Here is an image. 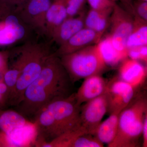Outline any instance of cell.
<instances>
[{
  "instance_id": "6da1fadb",
  "label": "cell",
  "mask_w": 147,
  "mask_h": 147,
  "mask_svg": "<svg viewBox=\"0 0 147 147\" xmlns=\"http://www.w3.org/2000/svg\"><path fill=\"white\" fill-rule=\"evenodd\" d=\"M72 84L60 58L52 53L45 61L39 76L25 90L15 110L32 122L42 108L72 94Z\"/></svg>"
},
{
  "instance_id": "7a4b0ae2",
  "label": "cell",
  "mask_w": 147,
  "mask_h": 147,
  "mask_svg": "<svg viewBox=\"0 0 147 147\" xmlns=\"http://www.w3.org/2000/svg\"><path fill=\"white\" fill-rule=\"evenodd\" d=\"M81 106L74 93L38 111L32 121L37 131L34 147H45L47 143L61 135L80 127Z\"/></svg>"
},
{
  "instance_id": "3957f363",
  "label": "cell",
  "mask_w": 147,
  "mask_h": 147,
  "mask_svg": "<svg viewBox=\"0 0 147 147\" xmlns=\"http://www.w3.org/2000/svg\"><path fill=\"white\" fill-rule=\"evenodd\" d=\"M15 51L14 60L8 67L16 69L19 76L7 102L14 107L22 100L27 87L39 76L45 61L52 53L48 46L43 44L28 43Z\"/></svg>"
},
{
  "instance_id": "277c9868",
  "label": "cell",
  "mask_w": 147,
  "mask_h": 147,
  "mask_svg": "<svg viewBox=\"0 0 147 147\" xmlns=\"http://www.w3.org/2000/svg\"><path fill=\"white\" fill-rule=\"evenodd\" d=\"M147 115L146 97L141 95L120 113L115 138L108 147L138 146L144 120Z\"/></svg>"
},
{
  "instance_id": "5b68a950",
  "label": "cell",
  "mask_w": 147,
  "mask_h": 147,
  "mask_svg": "<svg viewBox=\"0 0 147 147\" xmlns=\"http://www.w3.org/2000/svg\"><path fill=\"white\" fill-rule=\"evenodd\" d=\"M59 57L73 84L92 75L100 74L107 66L97 44Z\"/></svg>"
},
{
  "instance_id": "8992f818",
  "label": "cell",
  "mask_w": 147,
  "mask_h": 147,
  "mask_svg": "<svg viewBox=\"0 0 147 147\" xmlns=\"http://www.w3.org/2000/svg\"><path fill=\"white\" fill-rule=\"evenodd\" d=\"M134 18L127 11L115 3L110 16V35L114 47L127 57L126 42L133 27Z\"/></svg>"
},
{
  "instance_id": "52a82bcc",
  "label": "cell",
  "mask_w": 147,
  "mask_h": 147,
  "mask_svg": "<svg viewBox=\"0 0 147 147\" xmlns=\"http://www.w3.org/2000/svg\"><path fill=\"white\" fill-rule=\"evenodd\" d=\"M108 110L107 92L81 106L80 124L87 134L94 135L96 128Z\"/></svg>"
},
{
  "instance_id": "ba28073f",
  "label": "cell",
  "mask_w": 147,
  "mask_h": 147,
  "mask_svg": "<svg viewBox=\"0 0 147 147\" xmlns=\"http://www.w3.org/2000/svg\"><path fill=\"white\" fill-rule=\"evenodd\" d=\"M134 87L119 78L108 82L107 96L108 112L109 114L120 113L127 107L134 98Z\"/></svg>"
},
{
  "instance_id": "9c48e42d",
  "label": "cell",
  "mask_w": 147,
  "mask_h": 147,
  "mask_svg": "<svg viewBox=\"0 0 147 147\" xmlns=\"http://www.w3.org/2000/svg\"><path fill=\"white\" fill-rule=\"evenodd\" d=\"M51 0H30L19 9V18L37 30L45 33L46 13Z\"/></svg>"
},
{
  "instance_id": "30bf717a",
  "label": "cell",
  "mask_w": 147,
  "mask_h": 147,
  "mask_svg": "<svg viewBox=\"0 0 147 147\" xmlns=\"http://www.w3.org/2000/svg\"><path fill=\"white\" fill-rule=\"evenodd\" d=\"M101 38L102 37L94 31L84 28L60 45L55 53L59 57L70 54L90 45L97 44Z\"/></svg>"
},
{
  "instance_id": "8fae6325",
  "label": "cell",
  "mask_w": 147,
  "mask_h": 147,
  "mask_svg": "<svg viewBox=\"0 0 147 147\" xmlns=\"http://www.w3.org/2000/svg\"><path fill=\"white\" fill-rule=\"evenodd\" d=\"M108 82L100 74H96L84 79L81 86L75 93L77 103L82 105L100 96L106 92Z\"/></svg>"
},
{
  "instance_id": "7c38bea8",
  "label": "cell",
  "mask_w": 147,
  "mask_h": 147,
  "mask_svg": "<svg viewBox=\"0 0 147 147\" xmlns=\"http://www.w3.org/2000/svg\"><path fill=\"white\" fill-rule=\"evenodd\" d=\"M119 79L134 88L143 84L147 75V67L139 61L127 59L122 61L119 69Z\"/></svg>"
},
{
  "instance_id": "4fadbf2b",
  "label": "cell",
  "mask_w": 147,
  "mask_h": 147,
  "mask_svg": "<svg viewBox=\"0 0 147 147\" xmlns=\"http://www.w3.org/2000/svg\"><path fill=\"white\" fill-rule=\"evenodd\" d=\"M25 33V28L17 16L9 14L0 22V45L13 44L22 39Z\"/></svg>"
},
{
  "instance_id": "5bb4252c",
  "label": "cell",
  "mask_w": 147,
  "mask_h": 147,
  "mask_svg": "<svg viewBox=\"0 0 147 147\" xmlns=\"http://www.w3.org/2000/svg\"><path fill=\"white\" fill-rule=\"evenodd\" d=\"M86 13L84 10L77 16L67 18L54 31L51 38L59 46L63 44L84 28Z\"/></svg>"
},
{
  "instance_id": "9a60e30c",
  "label": "cell",
  "mask_w": 147,
  "mask_h": 147,
  "mask_svg": "<svg viewBox=\"0 0 147 147\" xmlns=\"http://www.w3.org/2000/svg\"><path fill=\"white\" fill-rule=\"evenodd\" d=\"M6 136L8 147L34 146L37 131L35 124L30 121Z\"/></svg>"
},
{
  "instance_id": "2e32d148",
  "label": "cell",
  "mask_w": 147,
  "mask_h": 147,
  "mask_svg": "<svg viewBox=\"0 0 147 147\" xmlns=\"http://www.w3.org/2000/svg\"><path fill=\"white\" fill-rule=\"evenodd\" d=\"M113 9V7L102 10L90 9L86 13L84 28L93 30L102 37L110 25Z\"/></svg>"
},
{
  "instance_id": "e0dca14e",
  "label": "cell",
  "mask_w": 147,
  "mask_h": 147,
  "mask_svg": "<svg viewBox=\"0 0 147 147\" xmlns=\"http://www.w3.org/2000/svg\"><path fill=\"white\" fill-rule=\"evenodd\" d=\"M67 18L65 0H54L46 13L45 34L51 37L54 31Z\"/></svg>"
},
{
  "instance_id": "ac0fdd59",
  "label": "cell",
  "mask_w": 147,
  "mask_h": 147,
  "mask_svg": "<svg viewBox=\"0 0 147 147\" xmlns=\"http://www.w3.org/2000/svg\"><path fill=\"white\" fill-rule=\"evenodd\" d=\"M119 114H110L108 118L101 122L96 128L94 135L102 144L109 145L115 138L118 127Z\"/></svg>"
},
{
  "instance_id": "d6986e66",
  "label": "cell",
  "mask_w": 147,
  "mask_h": 147,
  "mask_svg": "<svg viewBox=\"0 0 147 147\" xmlns=\"http://www.w3.org/2000/svg\"><path fill=\"white\" fill-rule=\"evenodd\" d=\"M30 121L16 110H0V131L6 134L24 126Z\"/></svg>"
},
{
  "instance_id": "ffe728a7",
  "label": "cell",
  "mask_w": 147,
  "mask_h": 147,
  "mask_svg": "<svg viewBox=\"0 0 147 147\" xmlns=\"http://www.w3.org/2000/svg\"><path fill=\"white\" fill-rule=\"evenodd\" d=\"M97 45L107 65L114 66L127 58L114 47L109 34L101 38Z\"/></svg>"
},
{
  "instance_id": "44dd1931",
  "label": "cell",
  "mask_w": 147,
  "mask_h": 147,
  "mask_svg": "<svg viewBox=\"0 0 147 147\" xmlns=\"http://www.w3.org/2000/svg\"><path fill=\"white\" fill-rule=\"evenodd\" d=\"M133 27L127 38L126 47H132L147 45V21L137 16H133Z\"/></svg>"
},
{
  "instance_id": "7402d4cb",
  "label": "cell",
  "mask_w": 147,
  "mask_h": 147,
  "mask_svg": "<svg viewBox=\"0 0 147 147\" xmlns=\"http://www.w3.org/2000/svg\"><path fill=\"white\" fill-rule=\"evenodd\" d=\"M86 134L80 126L66 133L47 143L45 147H71V145L77 137Z\"/></svg>"
},
{
  "instance_id": "603a6c76",
  "label": "cell",
  "mask_w": 147,
  "mask_h": 147,
  "mask_svg": "<svg viewBox=\"0 0 147 147\" xmlns=\"http://www.w3.org/2000/svg\"><path fill=\"white\" fill-rule=\"evenodd\" d=\"M103 145L94 135L84 134L75 139L71 147H102Z\"/></svg>"
},
{
  "instance_id": "cb8c5ba5",
  "label": "cell",
  "mask_w": 147,
  "mask_h": 147,
  "mask_svg": "<svg viewBox=\"0 0 147 147\" xmlns=\"http://www.w3.org/2000/svg\"><path fill=\"white\" fill-rule=\"evenodd\" d=\"M18 76L19 73L18 71L16 69L11 67H8L3 73V81L6 84L8 89V96L7 102L9 98L15 88Z\"/></svg>"
},
{
  "instance_id": "d4e9b609",
  "label": "cell",
  "mask_w": 147,
  "mask_h": 147,
  "mask_svg": "<svg viewBox=\"0 0 147 147\" xmlns=\"http://www.w3.org/2000/svg\"><path fill=\"white\" fill-rule=\"evenodd\" d=\"M128 11L133 16H136L147 21V1L135 0L131 3Z\"/></svg>"
},
{
  "instance_id": "484cf974",
  "label": "cell",
  "mask_w": 147,
  "mask_h": 147,
  "mask_svg": "<svg viewBox=\"0 0 147 147\" xmlns=\"http://www.w3.org/2000/svg\"><path fill=\"white\" fill-rule=\"evenodd\" d=\"M67 18L80 14L84 9L86 0H65Z\"/></svg>"
},
{
  "instance_id": "4316f807",
  "label": "cell",
  "mask_w": 147,
  "mask_h": 147,
  "mask_svg": "<svg viewBox=\"0 0 147 147\" xmlns=\"http://www.w3.org/2000/svg\"><path fill=\"white\" fill-rule=\"evenodd\" d=\"M127 57L137 61H142L147 63V45L129 48Z\"/></svg>"
},
{
  "instance_id": "83f0119b",
  "label": "cell",
  "mask_w": 147,
  "mask_h": 147,
  "mask_svg": "<svg viewBox=\"0 0 147 147\" xmlns=\"http://www.w3.org/2000/svg\"><path fill=\"white\" fill-rule=\"evenodd\" d=\"M90 8L96 10H102L113 7L115 4L111 0H86Z\"/></svg>"
},
{
  "instance_id": "f1b7e54d",
  "label": "cell",
  "mask_w": 147,
  "mask_h": 147,
  "mask_svg": "<svg viewBox=\"0 0 147 147\" xmlns=\"http://www.w3.org/2000/svg\"><path fill=\"white\" fill-rule=\"evenodd\" d=\"M8 68V56L0 53V71L4 73Z\"/></svg>"
},
{
  "instance_id": "f546056e",
  "label": "cell",
  "mask_w": 147,
  "mask_h": 147,
  "mask_svg": "<svg viewBox=\"0 0 147 147\" xmlns=\"http://www.w3.org/2000/svg\"><path fill=\"white\" fill-rule=\"evenodd\" d=\"M0 94L4 98L5 100V104H7L8 96V89L6 84L3 80L0 81Z\"/></svg>"
},
{
  "instance_id": "4dcf8cb0",
  "label": "cell",
  "mask_w": 147,
  "mask_h": 147,
  "mask_svg": "<svg viewBox=\"0 0 147 147\" xmlns=\"http://www.w3.org/2000/svg\"><path fill=\"white\" fill-rule=\"evenodd\" d=\"M142 135H143V147H147V115L145 117L142 128Z\"/></svg>"
},
{
  "instance_id": "1f68e13d",
  "label": "cell",
  "mask_w": 147,
  "mask_h": 147,
  "mask_svg": "<svg viewBox=\"0 0 147 147\" xmlns=\"http://www.w3.org/2000/svg\"><path fill=\"white\" fill-rule=\"evenodd\" d=\"M30 0H7V3L10 5L18 6V8H20L26 3Z\"/></svg>"
},
{
  "instance_id": "d6a6232c",
  "label": "cell",
  "mask_w": 147,
  "mask_h": 147,
  "mask_svg": "<svg viewBox=\"0 0 147 147\" xmlns=\"http://www.w3.org/2000/svg\"><path fill=\"white\" fill-rule=\"evenodd\" d=\"M5 104V101L2 96L0 94V105H4Z\"/></svg>"
},
{
  "instance_id": "836d02e7",
  "label": "cell",
  "mask_w": 147,
  "mask_h": 147,
  "mask_svg": "<svg viewBox=\"0 0 147 147\" xmlns=\"http://www.w3.org/2000/svg\"><path fill=\"white\" fill-rule=\"evenodd\" d=\"M112 1H113V2L116 3V1H121V2L122 3H123L125 2H126L127 1H129V0H111Z\"/></svg>"
},
{
  "instance_id": "e575fe53",
  "label": "cell",
  "mask_w": 147,
  "mask_h": 147,
  "mask_svg": "<svg viewBox=\"0 0 147 147\" xmlns=\"http://www.w3.org/2000/svg\"><path fill=\"white\" fill-rule=\"evenodd\" d=\"M3 73L2 71H0V81H3Z\"/></svg>"
},
{
  "instance_id": "d590c367",
  "label": "cell",
  "mask_w": 147,
  "mask_h": 147,
  "mask_svg": "<svg viewBox=\"0 0 147 147\" xmlns=\"http://www.w3.org/2000/svg\"><path fill=\"white\" fill-rule=\"evenodd\" d=\"M138 1H147V0H138Z\"/></svg>"
}]
</instances>
